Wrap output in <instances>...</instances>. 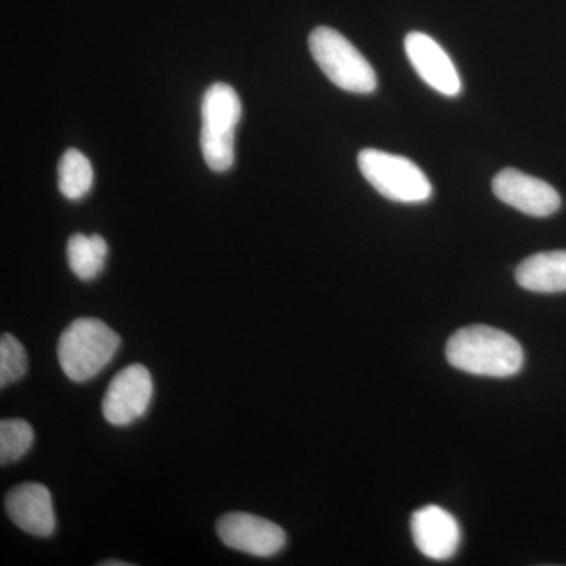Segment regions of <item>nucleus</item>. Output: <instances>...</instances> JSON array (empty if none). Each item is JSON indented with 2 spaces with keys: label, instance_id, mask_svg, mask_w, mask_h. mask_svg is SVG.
Instances as JSON below:
<instances>
[{
  "label": "nucleus",
  "instance_id": "9d476101",
  "mask_svg": "<svg viewBox=\"0 0 566 566\" xmlns=\"http://www.w3.org/2000/svg\"><path fill=\"white\" fill-rule=\"evenodd\" d=\"M417 549L431 560H449L461 545V527L452 513L438 505L417 510L411 520Z\"/></svg>",
  "mask_w": 566,
  "mask_h": 566
},
{
  "label": "nucleus",
  "instance_id": "2eb2a0df",
  "mask_svg": "<svg viewBox=\"0 0 566 566\" xmlns=\"http://www.w3.org/2000/svg\"><path fill=\"white\" fill-rule=\"evenodd\" d=\"M33 428L22 419H6L0 422V461L2 464L21 460L33 444Z\"/></svg>",
  "mask_w": 566,
  "mask_h": 566
},
{
  "label": "nucleus",
  "instance_id": "f257e3e1",
  "mask_svg": "<svg viewBox=\"0 0 566 566\" xmlns=\"http://www.w3.org/2000/svg\"><path fill=\"white\" fill-rule=\"evenodd\" d=\"M449 364L465 374L509 378L523 368V346L512 335L485 324L463 327L447 342Z\"/></svg>",
  "mask_w": 566,
  "mask_h": 566
},
{
  "label": "nucleus",
  "instance_id": "f03ea898",
  "mask_svg": "<svg viewBox=\"0 0 566 566\" xmlns=\"http://www.w3.org/2000/svg\"><path fill=\"white\" fill-rule=\"evenodd\" d=\"M118 348L120 337L102 319H74L59 340V363L71 381H91L114 359Z\"/></svg>",
  "mask_w": 566,
  "mask_h": 566
},
{
  "label": "nucleus",
  "instance_id": "dca6fc26",
  "mask_svg": "<svg viewBox=\"0 0 566 566\" xmlns=\"http://www.w3.org/2000/svg\"><path fill=\"white\" fill-rule=\"evenodd\" d=\"M28 371V354L24 346L11 334L0 338V386L18 381Z\"/></svg>",
  "mask_w": 566,
  "mask_h": 566
},
{
  "label": "nucleus",
  "instance_id": "423d86ee",
  "mask_svg": "<svg viewBox=\"0 0 566 566\" xmlns=\"http://www.w3.org/2000/svg\"><path fill=\"white\" fill-rule=\"evenodd\" d=\"M153 398L148 368L134 364L115 375L103 400V416L114 427H126L147 412Z\"/></svg>",
  "mask_w": 566,
  "mask_h": 566
},
{
  "label": "nucleus",
  "instance_id": "1a4fd4ad",
  "mask_svg": "<svg viewBox=\"0 0 566 566\" xmlns=\"http://www.w3.org/2000/svg\"><path fill=\"white\" fill-rule=\"evenodd\" d=\"M405 51L417 74L433 91L446 96L460 95L461 80L455 63L438 41L427 33L411 32L406 35Z\"/></svg>",
  "mask_w": 566,
  "mask_h": 566
},
{
  "label": "nucleus",
  "instance_id": "0eeeda50",
  "mask_svg": "<svg viewBox=\"0 0 566 566\" xmlns=\"http://www.w3.org/2000/svg\"><path fill=\"white\" fill-rule=\"evenodd\" d=\"M218 535L223 545L253 557H273L285 547L281 526L262 516L229 513L219 520Z\"/></svg>",
  "mask_w": 566,
  "mask_h": 566
},
{
  "label": "nucleus",
  "instance_id": "7ed1b4c3",
  "mask_svg": "<svg viewBox=\"0 0 566 566\" xmlns=\"http://www.w3.org/2000/svg\"><path fill=\"white\" fill-rule=\"evenodd\" d=\"M243 114L240 96L232 85L216 82L202 99L200 148L212 172H227L234 163V129Z\"/></svg>",
  "mask_w": 566,
  "mask_h": 566
},
{
  "label": "nucleus",
  "instance_id": "20e7f679",
  "mask_svg": "<svg viewBox=\"0 0 566 566\" xmlns=\"http://www.w3.org/2000/svg\"><path fill=\"white\" fill-rule=\"evenodd\" d=\"M308 48L319 70L342 91L360 95L376 91L374 66L340 32L324 25L316 28L308 36Z\"/></svg>",
  "mask_w": 566,
  "mask_h": 566
},
{
  "label": "nucleus",
  "instance_id": "9b49d317",
  "mask_svg": "<svg viewBox=\"0 0 566 566\" xmlns=\"http://www.w3.org/2000/svg\"><path fill=\"white\" fill-rule=\"evenodd\" d=\"M10 520L33 536H51L55 532V512L52 495L40 483H22L6 499Z\"/></svg>",
  "mask_w": 566,
  "mask_h": 566
},
{
  "label": "nucleus",
  "instance_id": "f3484780",
  "mask_svg": "<svg viewBox=\"0 0 566 566\" xmlns=\"http://www.w3.org/2000/svg\"><path fill=\"white\" fill-rule=\"evenodd\" d=\"M102 565L103 566H112V565H115V566H129L132 564H126V562H112V560H107V562H103Z\"/></svg>",
  "mask_w": 566,
  "mask_h": 566
},
{
  "label": "nucleus",
  "instance_id": "f8f14e48",
  "mask_svg": "<svg viewBox=\"0 0 566 566\" xmlns=\"http://www.w3.org/2000/svg\"><path fill=\"white\" fill-rule=\"evenodd\" d=\"M521 289L534 293L566 292V251L535 253L516 268Z\"/></svg>",
  "mask_w": 566,
  "mask_h": 566
},
{
  "label": "nucleus",
  "instance_id": "4468645a",
  "mask_svg": "<svg viewBox=\"0 0 566 566\" xmlns=\"http://www.w3.org/2000/svg\"><path fill=\"white\" fill-rule=\"evenodd\" d=\"M93 186V169L87 156L76 148L63 153L59 164V189L69 200H81Z\"/></svg>",
  "mask_w": 566,
  "mask_h": 566
},
{
  "label": "nucleus",
  "instance_id": "6e6552de",
  "mask_svg": "<svg viewBox=\"0 0 566 566\" xmlns=\"http://www.w3.org/2000/svg\"><path fill=\"white\" fill-rule=\"evenodd\" d=\"M493 192L509 207L534 218H547L562 205L560 196L553 186L512 167L495 175Z\"/></svg>",
  "mask_w": 566,
  "mask_h": 566
},
{
  "label": "nucleus",
  "instance_id": "39448f33",
  "mask_svg": "<svg viewBox=\"0 0 566 566\" xmlns=\"http://www.w3.org/2000/svg\"><path fill=\"white\" fill-rule=\"evenodd\" d=\"M357 164L365 180L394 202L422 203L433 196L427 175L405 156L365 148L357 156Z\"/></svg>",
  "mask_w": 566,
  "mask_h": 566
},
{
  "label": "nucleus",
  "instance_id": "ddd939ff",
  "mask_svg": "<svg viewBox=\"0 0 566 566\" xmlns=\"http://www.w3.org/2000/svg\"><path fill=\"white\" fill-rule=\"evenodd\" d=\"M107 253H109V248L99 234L87 237V234L76 233L70 238L69 245H66L71 271L81 281H93L102 274Z\"/></svg>",
  "mask_w": 566,
  "mask_h": 566
}]
</instances>
